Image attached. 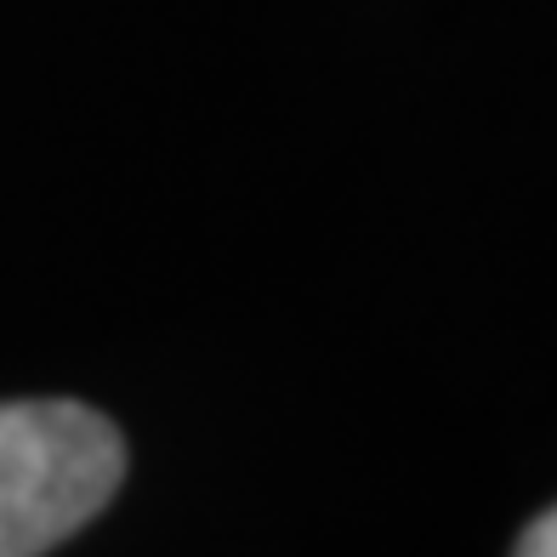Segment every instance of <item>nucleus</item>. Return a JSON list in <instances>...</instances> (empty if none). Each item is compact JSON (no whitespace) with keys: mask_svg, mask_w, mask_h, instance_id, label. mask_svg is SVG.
I'll return each mask as SVG.
<instances>
[{"mask_svg":"<svg viewBox=\"0 0 557 557\" xmlns=\"http://www.w3.org/2000/svg\"><path fill=\"white\" fill-rule=\"evenodd\" d=\"M125 478L120 426L74 398L0 404V557H40L86 529Z\"/></svg>","mask_w":557,"mask_h":557,"instance_id":"nucleus-1","label":"nucleus"},{"mask_svg":"<svg viewBox=\"0 0 557 557\" xmlns=\"http://www.w3.org/2000/svg\"><path fill=\"white\" fill-rule=\"evenodd\" d=\"M512 557H557V518L552 512H535L523 523V535L512 546Z\"/></svg>","mask_w":557,"mask_h":557,"instance_id":"nucleus-2","label":"nucleus"}]
</instances>
